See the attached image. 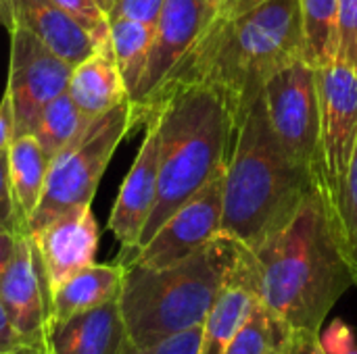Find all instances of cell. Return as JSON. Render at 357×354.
I'll list each match as a JSON object with an SVG mask.
<instances>
[{
	"label": "cell",
	"mask_w": 357,
	"mask_h": 354,
	"mask_svg": "<svg viewBox=\"0 0 357 354\" xmlns=\"http://www.w3.org/2000/svg\"><path fill=\"white\" fill-rule=\"evenodd\" d=\"M67 94L88 119H94L130 98L115 63L111 38L73 67Z\"/></svg>",
	"instance_id": "obj_18"
},
{
	"label": "cell",
	"mask_w": 357,
	"mask_h": 354,
	"mask_svg": "<svg viewBox=\"0 0 357 354\" xmlns=\"http://www.w3.org/2000/svg\"><path fill=\"white\" fill-rule=\"evenodd\" d=\"M337 8L339 0H301L305 58L324 67L337 56Z\"/></svg>",
	"instance_id": "obj_24"
},
{
	"label": "cell",
	"mask_w": 357,
	"mask_h": 354,
	"mask_svg": "<svg viewBox=\"0 0 357 354\" xmlns=\"http://www.w3.org/2000/svg\"><path fill=\"white\" fill-rule=\"evenodd\" d=\"M88 121L90 119L82 115L71 96L63 92L42 108L31 136L38 140L40 148L44 150L50 163L88 125Z\"/></svg>",
	"instance_id": "obj_23"
},
{
	"label": "cell",
	"mask_w": 357,
	"mask_h": 354,
	"mask_svg": "<svg viewBox=\"0 0 357 354\" xmlns=\"http://www.w3.org/2000/svg\"><path fill=\"white\" fill-rule=\"evenodd\" d=\"M126 265H90L65 284H61L52 294V325L63 323L65 319L117 300L123 288Z\"/></svg>",
	"instance_id": "obj_19"
},
{
	"label": "cell",
	"mask_w": 357,
	"mask_h": 354,
	"mask_svg": "<svg viewBox=\"0 0 357 354\" xmlns=\"http://www.w3.org/2000/svg\"><path fill=\"white\" fill-rule=\"evenodd\" d=\"M0 354H25L2 300H0Z\"/></svg>",
	"instance_id": "obj_32"
},
{
	"label": "cell",
	"mask_w": 357,
	"mask_h": 354,
	"mask_svg": "<svg viewBox=\"0 0 357 354\" xmlns=\"http://www.w3.org/2000/svg\"><path fill=\"white\" fill-rule=\"evenodd\" d=\"M13 138H15V117H13L10 98L4 94L0 102V152L8 150Z\"/></svg>",
	"instance_id": "obj_33"
},
{
	"label": "cell",
	"mask_w": 357,
	"mask_h": 354,
	"mask_svg": "<svg viewBox=\"0 0 357 354\" xmlns=\"http://www.w3.org/2000/svg\"><path fill=\"white\" fill-rule=\"evenodd\" d=\"M201 342H203V325H197L178 332L174 336H167L144 348H136L134 354H201Z\"/></svg>",
	"instance_id": "obj_30"
},
{
	"label": "cell",
	"mask_w": 357,
	"mask_h": 354,
	"mask_svg": "<svg viewBox=\"0 0 357 354\" xmlns=\"http://www.w3.org/2000/svg\"><path fill=\"white\" fill-rule=\"evenodd\" d=\"M6 154H8V175H10L13 198H15L19 217L27 230L29 219L36 213L40 198L44 194L48 159L31 134L13 138Z\"/></svg>",
	"instance_id": "obj_20"
},
{
	"label": "cell",
	"mask_w": 357,
	"mask_h": 354,
	"mask_svg": "<svg viewBox=\"0 0 357 354\" xmlns=\"http://www.w3.org/2000/svg\"><path fill=\"white\" fill-rule=\"evenodd\" d=\"M320 348L324 354H357V334L356 330L345 319H333L324 323L320 334Z\"/></svg>",
	"instance_id": "obj_28"
},
{
	"label": "cell",
	"mask_w": 357,
	"mask_h": 354,
	"mask_svg": "<svg viewBox=\"0 0 357 354\" xmlns=\"http://www.w3.org/2000/svg\"><path fill=\"white\" fill-rule=\"evenodd\" d=\"M132 127L134 117L128 98L111 111L90 119L88 125L48 163L44 194L27 225L29 236L65 213L92 207L98 182Z\"/></svg>",
	"instance_id": "obj_6"
},
{
	"label": "cell",
	"mask_w": 357,
	"mask_h": 354,
	"mask_svg": "<svg viewBox=\"0 0 357 354\" xmlns=\"http://www.w3.org/2000/svg\"><path fill=\"white\" fill-rule=\"evenodd\" d=\"M264 0H207V4L213 8L215 17H232V15H241L257 4H261Z\"/></svg>",
	"instance_id": "obj_35"
},
{
	"label": "cell",
	"mask_w": 357,
	"mask_h": 354,
	"mask_svg": "<svg viewBox=\"0 0 357 354\" xmlns=\"http://www.w3.org/2000/svg\"><path fill=\"white\" fill-rule=\"evenodd\" d=\"M96 2H98V6H100V8L105 10V15H107V10L113 6V2H115V0H96Z\"/></svg>",
	"instance_id": "obj_37"
},
{
	"label": "cell",
	"mask_w": 357,
	"mask_h": 354,
	"mask_svg": "<svg viewBox=\"0 0 357 354\" xmlns=\"http://www.w3.org/2000/svg\"><path fill=\"white\" fill-rule=\"evenodd\" d=\"M287 354H324L320 348V340L318 334L312 332H303V330H295L291 346Z\"/></svg>",
	"instance_id": "obj_34"
},
{
	"label": "cell",
	"mask_w": 357,
	"mask_h": 354,
	"mask_svg": "<svg viewBox=\"0 0 357 354\" xmlns=\"http://www.w3.org/2000/svg\"><path fill=\"white\" fill-rule=\"evenodd\" d=\"M15 246H17V236L10 232H0V277L15 255Z\"/></svg>",
	"instance_id": "obj_36"
},
{
	"label": "cell",
	"mask_w": 357,
	"mask_h": 354,
	"mask_svg": "<svg viewBox=\"0 0 357 354\" xmlns=\"http://www.w3.org/2000/svg\"><path fill=\"white\" fill-rule=\"evenodd\" d=\"M264 102L284 154L305 169L318 186L322 182L318 69L307 58L280 69L268 79Z\"/></svg>",
	"instance_id": "obj_7"
},
{
	"label": "cell",
	"mask_w": 357,
	"mask_h": 354,
	"mask_svg": "<svg viewBox=\"0 0 357 354\" xmlns=\"http://www.w3.org/2000/svg\"><path fill=\"white\" fill-rule=\"evenodd\" d=\"M357 73V0H339L337 56Z\"/></svg>",
	"instance_id": "obj_26"
},
{
	"label": "cell",
	"mask_w": 357,
	"mask_h": 354,
	"mask_svg": "<svg viewBox=\"0 0 357 354\" xmlns=\"http://www.w3.org/2000/svg\"><path fill=\"white\" fill-rule=\"evenodd\" d=\"M213 15L215 13L207 0H165V6L155 25V40L151 46L146 71L136 94L130 98L132 115L138 113L155 96L167 75L201 38Z\"/></svg>",
	"instance_id": "obj_12"
},
{
	"label": "cell",
	"mask_w": 357,
	"mask_h": 354,
	"mask_svg": "<svg viewBox=\"0 0 357 354\" xmlns=\"http://www.w3.org/2000/svg\"><path fill=\"white\" fill-rule=\"evenodd\" d=\"M259 300V273L253 252L243 246L241 255L222 286L215 303L203 321L201 354H224L238 328Z\"/></svg>",
	"instance_id": "obj_15"
},
{
	"label": "cell",
	"mask_w": 357,
	"mask_h": 354,
	"mask_svg": "<svg viewBox=\"0 0 357 354\" xmlns=\"http://www.w3.org/2000/svg\"><path fill=\"white\" fill-rule=\"evenodd\" d=\"M299 58H305L301 0H264L241 15H213L155 96L132 115L134 127L146 121L165 94L184 86L218 92L238 127L247 108L264 94L268 79Z\"/></svg>",
	"instance_id": "obj_1"
},
{
	"label": "cell",
	"mask_w": 357,
	"mask_h": 354,
	"mask_svg": "<svg viewBox=\"0 0 357 354\" xmlns=\"http://www.w3.org/2000/svg\"><path fill=\"white\" fill-rule=\"evenodd\" d=\"M8 21L29 29L44 46L69 65H79L98 46L92 33L52 0H4Z\"/></svg>",
	"instance_id": "obj_17"
},
{
	"label": "cell",
	"mask_w": 357,
	"mask_h": 354,
	"mask_svg": "<svg viewBox=\"0 0 357 354\" xmlns=\"http://www.w3.org/2000/svg\"><path fill=\"white\" fill-rule=\"evenodd\" d=\"M59 4L65 13H69L82 27H86L96 42H105L111 38L109 19L105 10L98 6L96 0H52Z\"/></svg>",
	"instance_id": "obj_27"
},
{
	"label": "cell",
	"mask_w": 357,
	"mask_h": 354,
	"mask_svg": "<svg viewBox=\"0 0 357 354\" xmlns=\"http://www.w3.org/2000/svg\"><path fill=\"white\" fill-rule=\"evenodd\" d=\"M0 232H6V230H4V227H2V225H0Z\"/></svg>",
	"instance_id": "obj_38"
},
{
	"label": "cell",
	"mask_w": 357,
	"mask_h": 354,
	"mask_svg": "<svg viewBox=\"0 0 357 354\" xmlns=\"http://www.w3.org/2000/svg\"><path fill=\"white\" fill-rule=\"evenodd\" d=\"M314 186V177L284 154L261 94L236 127L224 177L222 234L257 248L295 217Z\"/></svg>",
	"instance_id": "obj_3"
},
{
	"label": "cell",
	"mask_w": 357,
	"mask_h": 354,
	"mask_svg": "<svg viewBox=\"0 0 357 354\" xmlns=\"http://www.w3.org/2000/svg\"><path fill=\"white\" fill-rule=\"evenodd\" d=\"M224 177L226 169L186 200L126 263H138L153 269L169 267L218 238L222 234L224 215Z\"/></svg>",
	"instance_id": "obj_11"
},
{
	"label": "cell",
	"mask_w": 357,
	"mask_h": 354,
	"mask_svg": "<svg viewBox=\"0 0 357 354\" xmlns=\"http://www.w3.org/2000/svg\"><path fill=\"white\" fill-rule=\"evenodd\" d=\"M251 252L261 303L293 330L320 334L328 313L357 284L333 200L318 186L295 217Z\"/></svg>",
	"instance_id": "obj_2"
},
{
	"label": "cell",
	"mask_w": 357,
	"mask_h": 354,
	"mask_svg": "<svg viewBox=\"0 0 357 354\" xmlns=\"http://www.w3.org/2000/svg\"><path fill=\"white\" fill-rule=\"evenodd\" d=\"M243 244L220 234L195 255L153 269L126 263L119 307L136 348L203 325Z\"/></svg>",
	"instance_id": "obj_5"
},
{
	"label": "cell",
	"mask_w": 357,
	"mask_h": 354,
	"mask_svg": "<svg viewBox=\"0 0 357 354\" xmlns=\"http://www.w3.org/2000/svg\"><path fill=\"white\" fill-rule=\"evenodd\" d=\"M333 207L337 213V221L341 227V236L345 240L349 259L357 273V146L354 159L349 163V171L337 196L333 198Z\"/></svg>",
	"instance_id": "obj_25"
},
{
	"label": "cell",
	"mask_w": 357,
	"mask_h": 354,
	"mask_svg": "<svg viewBox=\"0 0 357 354\" xmlns=\"http://www.w3.org/2000/svg\"><path fill=\"white\" fill-rule=\"evenodd\" d=\"M316 69L322 161L318 188L333 200L345 182L357 146V73L339 58Z\"/></svg>",
	"instance_id": "obj_9"
},
{
	"label": "cell",
	"mask_w": 357,
	"mask_h": 354,
	"mask_svg": "<svg viewBox=\"0 0 357 354\" xmlns=\"http://www.w3.org/2000/svg\"><path fill=\"white\" fill-rule=\"evenodd\" d=\"M138 154L121 184L109 217V232L121 244L119 263H126L140 244L144 225L153 213L159 177V123L151 117Z\"/></svg>",
	"instance_id": "obj_13"
},
{
	"label": "cell",
	"mask_w": 357,
	"mask_h": 354,
	"mask_svg": "<svg viewBox=\"0 0 357 354\" xmlns=\"http://www.w3.org/2000/svg\"><path fill=\"white\" fill-rule=\"evenodd\" d=\"M163 6H165V0H115L113 6L107 10V19L109 23L128 19V21L157 25Z\"/></svg>",
	"instance_id": "obj_29"
},
{
	"label": "cell",
	"mask_w": 357,
	"mask_h": 354,
	"mask_svg": "<svg viewBox=\"0 0 357 354\" xmlns=\"http://www.w3.org/2000/svg\"><path fill=\"white\" fill-rule=\"evenodd\" d=\"M293 334L295 330L259 298L224 354H287Z\"/></svg>",
	"instance_id": "obj_21"
},
{
	"label": "cell",
	"mask_w": 357,
	"mask_h": 354,
	"mask_svg": "<svg viewBox=\"0 0 357 354\" xmlns=\"http://www.w3.org/2000/svg\"><path fill=\"white\" fill-rule=\"evenodd\" d=\"M98 238L92 207L65 213L31 236L50 294L71 275L94 265Z\"/></svg>",
	"instance_id": "obj_14"
},
{
	"label": "cell",
	"mask_w": 357,
	"mask_h": 354,
	"mask_svg": "<svg viewBox=\"0 0 357 354\" xmlns=\"http://www.w3.org/2000/svg\"><path fill=\"white\" fill-rule=\"evenodd\" d=\"M119 298L52 325L50 354H134Z\"/></svg>",
	"instance_id": "obj_16"
},
{
	"label": "cell",
	"mask_w": 357,
	"mask_h": 354,
	"mask_svg": "<svg viewBox=\"0 0 357 354\" xmlns=\"http://www.w3.org/2000/svg\"><path fill=\"white\" fill-rule=\"evenodd\" d=\"M151 117L159 123V177L155 207L138 248L226 169L236 136V121L228 104L218 92L203 86L172 90L153 106L146 121Z\"/></svg>",
	"instance_id": "obj_4"
},
{
	"label": "cell",
	"mask_w": 357,
	"mask_h": 354,
	"mask_svg": "<svg viewBox=\"0 0 357 354\" xmlns=\"http://www.w3.org/2000/svg\"><path fill=\"white\" fill-rule=\"evenodd\" d=\"M10 63L6 96L15 117V138L31 134L42 108L67 92L73 65L56 56L29 29L10 23Z\"/></svg>",
	"instance_id": "obj_8"
},
{
	"label": "cell",
	"mask_w": 357,
	"mask_h": 354,
	"mask_svg": "<svg viewBox=\"0 0 357 354\" xmlns=\"http://www.w3.org/2000/svg\"><path fill=\"white\" fill-rule=\"evenodd\" d=\"M0 225L15 236L27 234V230L19 217L15 198H13L10 175H8V154L6 152H0Z\"/></svg>",
	"instance_id": "obj_31"
},
{
	"label": "cell",
	"mask_w": 357,
	"mask_h": 354,
	"mask_svg": "<svg viewBox=\"0 0 357 354\" xmlns=\"http://www.w3.org/2000/svg\"><path fill=\"white\" fill-rule=\"evenodd\" d=\"M109 29H111L115 63L126 83L128 96L132 98L146 71L151 46L155 40V25L119 19V21H111Z\"/></svg>",
	"instance_id": "obj_22"
},
{
	"label": "cell",
	"mask_w": 357,
	"mask_h": 354,
	"mask_svg": "<svg viewBox=\"0 0 357 354\" xmlns=\"http://www.w3.org/2000/svg\"><path fill=\"white\" fill-rule=\"evenodd\" d=\"M0 300L25 354H50L52 303L29 234L17 236L15 255L0 277Z\"/></svg>",
	"instance_id": "obj_10"
}]
</instances>
